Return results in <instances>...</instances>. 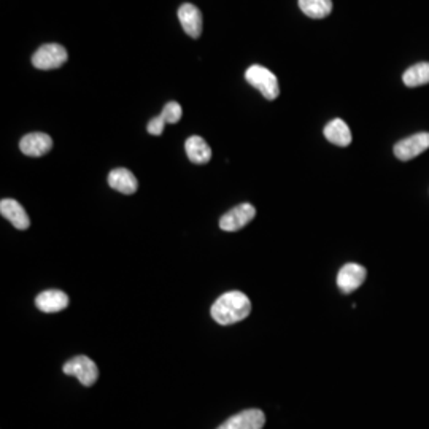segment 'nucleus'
<instances>
[{
	"label": "nucleus",
	"mask_w": 429,
	"mask_h": 429,
	"mask_svg": "<svg viewBox=\"0 0 429 429\" xmlns=\"http://www.w3.org/2000/svg\"><path fill=\"white\" fill-rule=\"evenodd\" d=\"M252 312V301L240 291H229L220 296L211 306V317L218 324L229 326L245 319Z\"/></svg>",
	"instance_id": "obj_1"
},
{
	"label": "nucleus",
	"mask_w": 429,
	"mask_h": 429,
	"mask_svg": "<svg viewBox=\"0 0 429 429\" xmlns=\"http://www.w3.org/2000/svg\"><path fill=\"white\" fill-rule=\"evenodd\" d=\"M245 80L268 100H275L280 96L279 80L269 69L263 67V65H252L245 72Z\"/></svg>",
	"instance_id": "obj_2"
},
{
	"label": "nucleus",
	"mask_w": 429,
	"mask_h": 429,
	"mask_svg": "<svg viewBox=\"0 0 429 429\" xmlns=\"http://www.w3.org/2000/svg\"><path fill=\"white\" fill-rule=\"evenodd\" d=\"M62 371L65 376L77 377L80 383L85 385V387H91V385H94L97 378H99V369H97L96 362L85 355L75 356L72 360H69L64 365Z\"/></svg>",
	"instance_id": "obj_3"
},
{
	"label": "nucleus",
	"mask_w": 429,
	"mask_h": 429,
	"mask_svg": "<svg viewBox=\"0 0 429 429\" xmlns=\"http://www.w3.org/2000/svg\"><path fill=\"white\" fill-rule=\"evenodd\" d=\"M67 50H65L62 45L48 43V45H43L35 51L34 56H32V64H34V67L40 70H51L62 67V65L67 62Z\"/></svg>",
	"instance_id": "obj_4"
},
{
	"label": "nucleus",
	"mask_w": 429,
	"mask_h": 429,
	"mask_svg": "<svg viewBox=\"0 0 429 429\" xmlns=\"http://www.w3.org/2000/svg\"><path fill=\"white\" fill-rule=\"evenodd\" d=\"M254 215H256V210L252 204H240L221 216L220 227L226 232L240 231L242 227H245L248 222L253 221Z\"/></svg>",
	"instance_id": "obj_5"
},
{
	"label": "nucleus",
	"mask_w": 429,
	"mask_h": 429,
	"mask_svg": "<svg viewBox=\"0 0 429 429\" xmlns=\"http://www.w3.org/2000/svg\"><path fill=\"white\" fill-rule=\"evenodd\" d=\"M429 148V134L420 132L415 135H410L404 140H401L394 145V155L401 161H410L414 157L420 156L423 151Z\"/></svg>",
	"instance_id": "obj_6"
},
{
	"label": "nucleus",
	"mask_w": 429,
	"mask_h": 429,
	"mask_svg": "<svg viewBox=\"0 0 429 429\" xmlns=\"http://www.w3.org/2000/svg\"><path fill=\"white\" fill-rule=\"evenodd\" d=\"M366 268L356 264V263H349L345 264L344 268L339 270L338 274V286L342 292L345 295H350V292L356 291L366 280Z\"/></svg>",
	"instance_id": "obj_7"
},
{
	"label": "nucleus",
	"mask_w": 429,
	"mask_h": 429,
	"mask_svg": "<svg viewBox=\"0 0 429 429\" xmlns=\"http://www.w3.org/2000/svg\"><path fill=\"white\" fill-rule=\"evenodd\" d=\"M265 423V415L259 409L242 410L240 414L231 417L218 429H263Z\"/></svg>",
	"instance_id": "obj_8"
},
{
	"label": "nucleus",
	"mask_w": 429,
	"mask_h": 429,
	"mask_svg": "<svg viewBox=\"0 0 429 429\" xmlns=\"http://www.w3.org/2000/svg\"><path fill=\"white\" fill-rule=\"evenodd\" d=\"M19 148L26 156L40 157L50 153L53 148V139L48 134L32 132L24 135L19 142Z\"/></svg>",
	"instance_id": "obj_9"
},
{
	"label": "nucleus",
	"mask_w": 429,
	"mask_h": 429,
	"mask_svg": "<svg viewBox=\"0 0 429 429\" xmlns=\"http://www.w3.org/2000/svg\"><path fill=\"white\" fill-rule=\"evenodd\" d=\"M178 19L183 30L191 37V39H199L202 34V13L193 3H183L178 8Z\"/></svg>",
	"instance_id": "obj_10"
},
{
	"label": "nucleus",
	"mask_w": 429,
	"mask_h": 429,
	"mask_svg": "<svg viewBox=\"0 0 429 429\" xmlns=\"http://www.w3.org/2000/svg\"><path fill=\"white\" fill-rule=\"evenodd\" d=\"M0 213L19 231H26L30 226V218L23 205L15 199H3L0 202Z\"/></svg>",
	"instance_id": "obj_11"
},
{
	"label": "nucleus",
	"mask_w": 429,
	"mask_h": 429,
	"mask_svg": "<svg viewBox=\"0 0 429 429\" xmlns=\"http://www.w3.org/2000/svg\"><path fill=\"white\" fill-rule=\"evenodd\" d=\"M35 306L45 313H56L69 306V296L64 291L48 290L40 292L35 299Z\"/></svg>",
	"instance_id": "obj_12"
},
{
	"label": "nucleus",
	"mask_w": 429,
	"mask_h": 429,
	"mask_svg": "<svg viewBox=\"0 0 429 429\" xmlns=\"http://www.w3.org/2000/svg\"><path fill=\"white\" fill-rule=\"evenodd\" d=\"M108 184L118 193L123 194H134L137 191L139 183L137 178L130 170L124 169V167H118L108 173Z\"/></svg>",
	"instance_id": "obj_13"
},
{
	"label": "nucleus",
	"mask_w": 429,
	"mask_h": 429,
	"mask_svg": "<svg viewBox=\"0 0 429 429\" xmlns=\"http://www.w3.org/2000/svg\"><path fill=\"white\" fill-rule=\"evenodd\" d=\"M324 137L338 146H349L351 143V130L344 119L335 118L324 126Z\"/></svg>",
	"instance_id": "obj_14"
},
{
	"label": "nucleus",
	"mask_w": 429,
	"mask_h": 429,
	"mask_svg": "<svg viewBox=\"0 0 429 429\" xmlns=\"http://www.w3.org/2000/svg\"><path fill=\"white\" fill-rule=\"evenodd\" d=\"M184 150H186V155L193 164H207L211 159V148L199 135L189 137L184 143Z\"/></svg>",
	"instance_id": "obj_15"
},
{
	"label": "nucleus",
	"mask_w": 429,
	"mask_h": 429,
	"mask_svg": "<svg viewBox=\"0 0 429 429\" xmlns=\"http://www.w3.org/2000/svg\"><path fill=\"white\" fill-rule=\"evenodd\" d=\"M403 81L407 88H417V86L429 83V62H420L409 67L403 75Z\"/></svg>",
	"instance_id": "obj_16"
},
{
	"label": "nucleus",
	"mask_w": 429,
	"mask_h": 429,
	"mask_svg": "<svg viewBox=\"0 0 429 429\" xmlns=\"http://www.w3.org/2000/svg\"><path fill=\"white\" fill-rule=\"evenodd\" d=\"M299 7L308 18L322 19L333 12L331 0H299Z\"/></svg>",
	"instance_id": "obj_17"
},
{
	"label": "nucleus",
	"mask_w": 429,
	"mask_h": 429,
	"mask_svg": "<svg viewBox=\"0 0 429 429\" xmlns=\"http://www.w3.org/2000/svg\"><path fill=\"white\" fill-rule=\"evenodd\" d=\"M183 110L180 104H177V102H169V104H166V107L162 108L161 116L164 118V121L167 124H175L182 119Z\"/></svg>",
	"instance_id": "obj_18"
},
{
	"label": "nucleus",
	"mask_w": 429,
	"mask_h": 429,
	"mask_svg": "<svg viewBox=\"0 0 429 429\" xmlns=\"http://www.w3.org/2000/svg\"><path fill=\"white\" fill-rule=\"evenodd\" d=\"M166 124L167 123L164 121V118L159 115V116H156V118L151 119V121L148 123V128H146V129H148V132L151 135H161L162 130H164Z\"/></svg>",
	"instance_id": "obj_19"
}]
</instances>
